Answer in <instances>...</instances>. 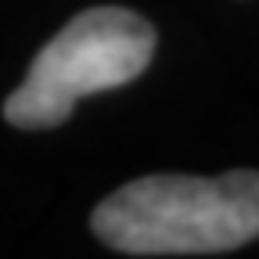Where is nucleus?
<instances>
[{
    "label": "nucleus",
    "mask_w": 259,
    "mask_h": 259,
    "mask_svg": "<svg viewBox=\"0 0 259 259\" xmlns=\"http://www.w3.org/2000/svg\"><path fill=\"white\" fill-rule=\"evenodd\" d=\"M94 234L126 255H212L259 238V173H158L130 180L94 209Z\"/></svg>",
    "instance_id": "obj_1"
},
{
    "label": "nucleus",
    "mask_w": 259,
    "mask_h": 259,
    "mask_svg": "<svg viewBox=\"0 0 259 259\" xmlns=\"http://www.w3.org/2000/svg\"><path fill=\"white\" fill-rule=\"evenodd\" d=\"M155 58V29L130 8H87L32 58L8 94L4 119L18 130H51L76 101L134 83Z\"/></svg>",
    "instance_id": "obj_2"
}]
</instances>
